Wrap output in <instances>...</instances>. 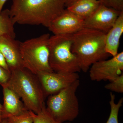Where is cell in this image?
<instances>
[{
    "label": "cell",
    "instance_id": "6da1fadb",
    "mask_svg": "<svg viewBox=\"0 0 123 123\" xmlns=\"http://www.w3.org/2000/svg\"><path fill=\"white\" fill-rule=\"evenodd\" d=\"M65 7L64 0H12L9 11L15 24L48 28Z\"/></svg>",
    "mask_w": 123,
    "mask_h": 123
},
{
    "label": "cell",
    "instance_id": "7a4b0ae2",
    "mask_svg": "<svg viewBox=\"0 0 123 123\" xmlns=\"http://www.w3.org/2000/svg\"><path fill=\"white\" fill-rule=\"evenodd\" d=\"M105 35L103 32L86 28L73 35L72 50L76 56L81 71L87 72L93 64L109 57L105 49Z\"/></svg>",
    "mask_w": 123,
    "mask_h": 123
},
{
    "label": "cell",
    "instance_id": "3957f363",
    "mask_svg": "<svg viewBox=\"0 0 123 123\" xmlns=\"http://www.w3.org/2000/svg\"><path fill=\"white\" fill-rule=\"evenodd\" d=\"M11 74L6 85L21 98L28 111L35 114L46 106V95L36 75L23 67L10 70Z\"/></svg>",
    "mask_w": 123,
    "mask_h": 123
},
{
    "label": "cell",
    "instance_id": "277c9868",
    "mask_svg": "<svg viewBox=\"0 0 123 123\" xmlns=\"http://www.w3.org/2000/svg\"><path fill=\"white\" fill-rule=\"evenodd\" d=\"M48 33L20 42V51L23 68L36 75L40 72H53L49 62Z\"/></svg>",
    "mask_w": 123,
    "mask_h": 123
},
{
    "label": "cell",
    "instance_id": "5b68a950",
    "mask_svg": "<svg viewBox=\"0 0 123 123\" xmlns=\"http://www.w3.org/2000/svg\"><path fill=\"white\" fill-rule=\"evenodd\" d=\"M73 35L50 36L48 41L49 64L53 72L78 73L81 71L76 56L72 51Z\"/></svg>",
    "mask_w": 123,
    "mask_h": 123
},
{
    "label": "cell",
    "instance_id": "8992f818",
    "mask_svg": "<svg viewBox=\"0 0 123 123\" xmlns=\"http://www.w3.org/2000/svg\"><path fill=\"white\" fill-rule=\"evenodd\" d=\"M79 85L78 79L68 87L48 96L46 109L56 121L71 122L78 116L79 106L76 92Z\"/></svg>",
    "mask_w": 123,
    "mask_h": 123
},
{
    "label": "cell",
    "instance_id": "52a82bcc",
    "mask_svg": "<svg viewBox=\"0 0 123 123\" xmlns=\"http://www.w3.org/2000/svg\"><path fill=\"white\" fill-rule=\"evenodd\" d=\"M89 76L93 81H112L122 73L123 70V52L113 56L110 59L95 62L91 66Z\"/></svg>",
    "mask_w": 123,
    "mask_h": 123
},
{
    "label": "cell",
    "instance_id": "ba28073f",
    "mask_svg": "<svg viewBox=\"0 0 123 123\" xmlns=\"http://www.w3.org/2000/svg\"><path fill=\"white\" fill-rule=\"evenodd\" d=\"M36 76L46 97L59 92L79 79L78 73L42 72Z\"/></svg>",
    "mask_w": 123,
    "mask_h": 123
},
{
    "label": "cell",
    "instance_id": "9c48e42d",
    "mask_svg": "<svg viewBox=\"0 0 123 123\" xmlns=\"http://www.w3.org/2000/svg\"><path fill=\"white\" fill-rule=\"evenodd\" d=\"M121 12L102 4L92 15L84 20V28L106 34L114 25Z\"/></svg>",
    "mask_w": 123,
    "mask_h": 123
},
{
    "label": "cell",
    "instance_id": "30bf717a",
    "mask_svg": "<svg viewBox=\"0 0 123 123\" xmlns=\"http://www.w3.org/2000/svg\"><path fill=\"white\" fill-rule=\"evenodd\" d=\"M84 28V20L65 9L52 21L48 29L55 35H73Z\"/></svg>",
    "mask_w": 123,
    "mask_h": 123
},
{
    "label": "cell",
    "instance_id": "8fae6325",
    "mask_svg": "<svg viewBox=\"0 0 123 123\" xmlns=\"http://www.w3.org/2000/svg\"><path fill=\"white\" fill-rule=\"evenodd\" d=\"M20 42L8 36H0V51L10 71L23 67L20 51Z\"/></svg>",
    "mask_w": 123,
    "mask_h": 123
},
{
    "label": "cell",
    "instance_id": "7c38bea8",
    "mask_svg": "<svg viewBox=\"0 0 123 123\" xmlns=\"http://www.w3.org/2000/svg\"><path fill=\"white\" fill-rule=\"evenodd\" d=\"M2 87L4 104L1 112L2 120L19 115L28 111L15 92L7 86H3Z\"/></svg>",
    "mask_w": 123,
    "mask_h": 123
},
{
    "label": "cell",
    "instance_id": "4fadbf2b",
    "mask_svg": "<svg viewBox=\"0 0 123 123\" xmlns=\"http://www.w3.org/2000/svg\"><path fill=\"white\" fill-rule=\"evenodd\" d=\"M123 33V11L120 14L114 25L106 34V51L112 56L118 53L120 40Z\"/></svg>",
    "mask_w": 123,
    "mask_h": 123
},
{
    "label": "cell",
    "instance_id": "5bb4252c",
    "mask_svg": "<svg viewBox=\"0 0 123 123\" xmlns=\"http://www.w3.org/2000/svg\"><path fill=\"white\" fill-rule=\"evenodd\" d=\"M101 4L99 0H77L66 9L84 20L92 15Z\"/></svg>",
    "mask_w": 123,
    "mask_h": 123
},
{
    "label": "cell",
    "instance_id": "9a60e30c",
    "mask_svg": "<svg viewBox=\"0 0 123 123\" xmlns=\"http://www.w3.org/2000/svg\"><path fill=\"white\" fill-rule=\"evenodd\" d=\"M15 24L10 16L9 9L2 10L0 13V36H8L15 38Z\"/></svg>",
    "mask_w": 123,
    "mask_h": 123
},
{
    "label": "cell",
    "instance_id": "2e32d148",
    "mask_svg": "<svg viewBox=\"0 0 123 123\" xmlns=\"http://www.w3.org/2000/svg\"><path fill=\"white\" fill-rule=\"evenodd\" d=\"M110 100L109 103L111 107V111L109 118L105 123H119L118 116L119 111L123 106V98H121L117 103L115 102V95L112 93H110Z\"/></svg>",
    "mask_w": 123,
    "mask_h": 123
},
{
    "label": "cell",
    "instance_id": "e0dca14e",
    "mask_svg": "<svg viewBox=\"0 0 123 123\" xmlns=\"http://www.w3.org/2000/svg\"><path fill=\"white\" fill-rule=\"evenodd\" d=\"M33 123H61L56 121L46 109V106L37 114H33Z\"/></svg>",
    "mask_w": 123,
    "mask_h": 123
},
{
    "label": "cell",
    "instance_id": "ac0fdd59",
    "mask_svg": "<svg viewBox=\"0 0 123 123\" xmlns=\"http://www.w3.org/2000/svg\"><path fill=\"white\" fill-rule=\"evenodd\" d=\"M34 112L28 111L22 114L7 118L9 123H33Z\"/></svg>",
    "mask_w": 123,
    "mask_h": 123
},
{
    "label": "cell",
    "instance_id": "d6986e66",
    "mask_svg": "<svg viewBox=\"0 0 123 123\" xmlns=\"http://www.w3.org/2000/svg\"><path fill=\"white\" fill-rule=\"evenodd\" d=\"M106 89L120 93H123V74L104 86Z\"/></svg>",
    "mask_w": 123,
    "mask_h": 123
},
{
    "label": "cell",
    "instance_id": "ffe728a7",
    "mask_svg": "<svg viewBox=\"0 0 123 123\" xmlns=\"http://www.w3.org/2000/svg\"><path fill=\"white\" fill-rule=\"evenodd\" d=\"M102 4L117 11H123V0H99Z\"/></svg>",
    "mask_w": 123,
    "mask_h": 123
},
{
    "label": "cell",
    "instance_id": "44dd1931",
    "mask_svg": "<svg viewBox=\"0 0 123 123\" xmlns=\"http://www.w3.org/2000/svg\"><path fill=\"white\" fill-rule=\"evenodd\" d=\"M10 71L6 70L0 66V85L2 86L6 85L10 78Z\"/></svg>",
    "mask_w": 123,
    "mask_h": 123
},
{
    "label": "cell",
    "instance_id": "7402d4cb",
    "mask_svg": "<svg viewBox=\"0 0 123 123\" xmlns=\"http://www.w3.org/2000/svg\"><path fill=\"white\" fill-rule=\"evenodd\" d=\"M0 66L2 67L6 70L10 71L8 65L7 63L4 55L0 51Z\"/></svg>",
    "mask_w": 123,
    "mask_h": 123
},
{
    "label": "cell",
    "instance_id": "603a6c76",
    "mask_svg": "<svg viewBox=\"0 0 123 123\" xmlns=\"http://www.w3.org/2000/svg\"><path fill=\"white\" fill-rule=\"evenodd\" d=\"M77 0H64L65 7L67 8V7L73 4V3H74L75 1Z\"/></svg>",
    "mask_w": 123,
    "mask_h": 123
},
{
    "label": "cell",
    "instance_id": "cb8c5ba5",
    "mask_svg": "<svg viewBox=\"0 0 123 123\" xmlns=\"http://www.w3.org/2000/svg\"><path fill=\"white\" fill-rule=\"evenodd\" d=\"M7 0H0V13L2 11L5 3Z\"/></svg>",
    "mask_w": 123,
    "mask_h": 123
},
{
    "label": "cell",
    "instance_id": "d4e9b609",
    "mask_svg": "<svg viewBox=\"0 0 123 123\" xmlns=\"http://www.w3.org/2000/svg\"><path fill=\"white\" fill-rule=\"evenodd\" d=\"M2 105L0 103V123L2 121V119H1V112H2Z\"/></svg>",
    "mask_w": 123,
    "mask_h": 123
},
{
    "label": "cell",
    "instance_id": "484cf974",
    "mask_svg": "<svg viewBox=\"0 0 123 123\" xmlns=\"http://www.w3.org/2000/svg\"><path fill=\"white\" fill-rule=\"evenodd\" d=\"M0 123H9L8 118L2 119V121Z\"/></svg>",
    "mask_w": 123,
    "mask_h": 123
}]
</instances>
